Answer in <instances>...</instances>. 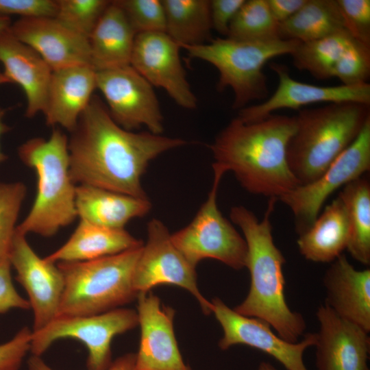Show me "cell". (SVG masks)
<instances>
[{
	"label": "cell",
	"mask_w": 370,
	"mask_h": 370,
	"mask_svg": "<svg viewBox=\"0 0 370 370\" xmlns=\"http://www.w3.org/2000/svg\"><path fill=\"white\" fill-rule=\"evenodd\" d=\"M10 30L38 53L52 71L91 65L88 38L55 17L20 18L11 24Z\"/></svg>",
	"instance_id": "19"
},
{
	"label": "cell",
	"mask_w": 370,
	"mask_h": 370,
	"mask_svg": "<svg viewBox=\"0 0 370 370\" xmlns=\"http://www.w3.org/2000/svg\"><path fill=\"white\" fill-rule=\"evenodd\" d=\"M342 200L349 225L347 251L365 266L370 264V182L358 177L343 187L338 195Z\"/></svg>",
	"instance_id": "27"
},
{
	"label": "cell",
	"mask_w": 370,
	"mask_h": 370,
	"mask_svg": "<svg viewBox=\"0 0 370 370\" xmlns=\"http://www.w3.org/2000/svg\"><path fill=\"white\" fill-rule=\"evenodd\" d=\"M5 84H12L3 72L0 70V86Z\"/></svg>",
	"instance_id": "46"
},
{
	"label": "cell",
	"mask_w": 370,
	"mask_h": 370,
	"mask_svg": "<svg viewBox=\"0 0 370 370\" xmlns=\"http://www.w3.org/2000/svg\"><path fill=\"white\" fill-rule=\"evenodd\" d=\"M32 332L22 328L10 341L0 345V370H18L30 351Z\"/></svg>",
	"instance_id": "38"
},
{
	"label": "cell",
	"mask_w": 370,
	"mask_h": 370,
	"mask_svg": "<svg viewBox=\"0 0 370 370\" xmlns=\"http://www.w3.org/2000/svg\"><path fill=\"white\" fill-rule=\"evenodd\" d=\"M68 140L64 132L54 128L48 139L32 138L18 148L20 160L34 171L37 178L32 207L16 226L25 235L52 236L77 217V185L70 174Z\"/></svg>",
	"instance_id": "4"
},
{
	"label": "cell",
	"mask_w": 370,
	"mask_h": 370,
	"mask_svg": "<svg viewBox=\"0 0 370 370\" xmlns=\"http://www.w3.org/2000/svg\"><path fill=\"white\" fill-rule=\"evenodd\" d=\"M26 193L22 182H0V258L8 255Z\"/></svg>",
	"instance_id": "33"
},
{
	"label": "cell",
	"mask_w": 370,
	"mask_h": 370,
	"mask_svg": "<svg viewBox=\"0 0 370 370\" xmlns=\"http://www.w3.org/2000/svg\"><path fill=\"white\" fill-rule=\"evenodd\" d=\"M299 41L276 39L243 41L217 38L197 46L182 47L190 58L213 65L219 73L217 89L230 88L234 92L233 108L242 109L252 100L268 95L263 67L269 60L294 51Z\"/></svg>",
	"instance_id": "7"
},
{
	"label": "cell",
	"mask_w": 370,
	"mask_h": 370,
	"mask_svg": "<svg viewBox=\"0 0 370 370\" xmlns=\"http://www.w3.org/2000/svg\"><path fill=\"white\" fill-rule=\"evenodd\" d=\"M257 370H277V369L271 363L266 361H262L259 364Z\"/></svg>",
	"instance_id": "45"
},
{
	"label": "cell",
	"mask_w": 370,
	"mask_h": 370,
	"mask_svg": "<svg viewBox=\"0 0 370 370\" xmlns=\"http://www.w3.org/2000/svg\"><path fill=\"white\" fill-rule=\"evenodd\" d=\"M348 239L346 210L338 196L325 207L310 228L299 235L297 243L306 260L331 263L347 249Z\"/></svg>",
	"instance_id": "26"
},
{
	"label": "cell",
	"mask_w": 370,
	"mask_h": 370,
	"mask_svg": "<svg viewBox=\"0 0 370 370\" xmlns=\"http://www.w3.org/2000/svg\"><path fill=\"white\" fill-rule=\"evenodd\" d=\"M70 133L69 169L76 185L96 186L139 198H148L141 179L149 162L187 144L179 138L123 129L95 95Z\"/></svg>",
	"instance_id": "1"
},
{
	"label": "cell",
	"mask_w": 370,
	"mask_h": 370,
	"mask_svg": "<svg viewBox=\"0 0 370 370\" xmlns=\"http://www.w3.org/2000/svg\"><path fill=\"white\" fill-rule=\"evenodd\" d=\"M96 84L119 126L133 132L145 127L162 134L163 116L153 86L131 65L96 71Z\"/></svg>",
	"instance_id": "11"
},
{
	"label": "cell",
	"mask_w": 370,
	"mask_h": 370,
	"mask_svg": "<svg viewBox=\"0 0 370 370\" xmlns=\"http://www.w3.org/2000/svg\"><path fill=\"white\" fill-rule=\"evenodd\" d=\"M278 77L275 92L266 101L240 110L238 117L249 123L264 119L281 109H299L317 103L354 102L370 105V84L320 86L298 82L291 77L284 65H271Z\"/></svg>",
	"instance_id": "17"
},
{
	"label": "cell",
	"mask_w": 370,
	"mask_h": 370,
	"mask_svg": "<svg viewBox=\"0 0 370 370\" xmlns=\"http://www.w3.org/2000/svg\"><path fill=\"white\" fill-rule=\"evenodd\" d=\"M136 354H126L116 358L107 370H135ZM29 370H53L40 358L32 356L27 361Z\"/></svg>",
	"instance_id": "42"
},
{
	"label": "cell",
	"mask_w": 370,
	"mask_h": 370,
	"mask_svg": "<svg viewBox=\"0 0 370 370\" xmlns=\"http://www.w3.org/2000/svg\"><path fill=\"white\" fill-rule=\"evenodd\" d=\"M0 62L7 78L23 90L25 116L43 113L53 71L38 53L18 40L10 27L0 32Z\"/></svg>",
	"instance_id": "20"
},
{
	"label": "cell",
	"mask_w": 370,
	"mask_h": 370,
	"mask_svg": "<svg viewBox=\"0 0 370 370\" xmlns=\"http://www.w3.org/2000/svg\"><path fill=\"white\" fill-rule=\"evenodd\" d=\"M11 24V18L10 16L0 14V32L9 28Z\"/></svg>",
	"instance_id": "44"
},
{
	"label": "cell",
	"mask_w": 370,
	"mask_h": 370,
	"mask_svg": "<svg viewBox=\"0 0 370 370\" xmlns=\"http://www.w3.org/2000/svg\"><path fill=\"white\" fill-rule=\"evenodd\" d=\"M147 241L143 246L134 273L133 283L138 293H147L159 285H175L190 292L205 314L212 312V303L197 286L196 267L173 245L165 225L157 219L149 221Z\"/></svg>",
	"instance_id": "12"
},
{
	"label": "cell",
	"mask_w": 370,
	"mask_h": 370,
	"mask_svg": "<svg viewBox=\"0 0 370 370\" xmlns=\"http://www.w3.org/2000/svg\"><path fill=\"white\" fill-rule=\"evenodd\" d=\"M138 325L137 311L129 308L87 316H58L42 330L32 332L30 352L40 356L55 341L74 338L87 347L88 370H107L112 363V338Z\"/></svg>",
	"instance_id": "9"
},
{
	"label": "cell",
	"mask_w": 370,
	"mask_h": 370,
	"mask_svg": "<svg viewBox=\"0 0 370 370\" xmlns=\"http://www.w3.org/2000/svg\"><path fill=\"white\" fill-rule=\"evenodd\" d=\"M226 37L243 41L280 39L279 23L273 17L267 0H245L232 21Z\"/></svg>",
	"instance_id": "31"
},
{
	"label": "cell",
	"mask_w": 370,
	"mask_h": 370,
	"mask_svg": "<svg viewBox=\"0 0 370 370\" xmlns=\"http://www.w3.org/2000/svg\"><path fill=\"white\" fill-rule=\"evenodd\" d=\"M143 246L92 260L57 263L64 284L58 316L103 313L137 298L133 278Z\"/></svg>",
	"instance_id": "6"
},
{
	"label": "cell",
	"mask_w": 370,
	"mask_h": 370,
	"mask_svg": "<svg viewBox=\"0 0 370 370\" xmlns=\"http://www.w3.org/2000/svg\"><path fill=\"white\" fill-rule=\"evenodd\" d=\"M110 1L57 0L58 8L55 18L88 38Z\"/></svg>",
	"instance_id": "32"
},
{
	"label": "cell",
	"mask_w": 370,
	"mask_h": 370,
	"mask_svg": "<svg viewBox=\"0 0 370 370\" xmlns=\"http://www.w3.org/2000/svg\"><path fill=\"white\" fill-rule=\"evenodd\" d=\"M354 40L343 29L319 39L300 42L291 53L293 64L319 79L331 78L336 64Z\"/></svg>",
	"instance_id": "30"
},
{
	"label": "cell",
	"mask_w": 370,
	"mask_h": 370,
	"mask_svg": "<svg viewBox=\"0 0 370 370\" xmlns=\"http://www.w3.org/2000/svg\"><path fill=\"white\" fill-rule=\"evenodd\" d=\"M211 303L212 313L223 332L218 343L221 349L244 345L269 354L286 370H308L304 354L308 348L314 346L316 333H306L301 341L291 343L273 332L265 321L236 312L218 297L213 299Z\"/></svg>",
	"instance_id": "13"
},
{
	"label": "cell",
	"mask_w": 370,
	"mask_h": 370,
	"mask_svg": "<svg viewBox=\"0 0 370 370\" xmlns=\"http://www.w3.org/2000/svg\"><path fill=\"white\" fill-rule=\"evenodd\" d=\"M136 34L166 32V14L162 0H116Z\"/></svg>",
	"instance_id": "34"
},
{
	"label": "cell",
	"mask_w": 370,
	"mask_h": 370,
	"mask_svg": "<svg viewBox=\"0 0 370 370\" xmlns=\"http://www.w3.org/2000/svg\"><path fill=\"white\" fill-rule=\"evenodd\" d=\"M166 33L181 47L210 42L212 25L209 0H162Z\"/></svg>",
	"instance_id": "29"
},
{
	"label": "cell",
	"mask_w": 370,
	"mask_h": 370,
	"mask_svg": "<svg viewBox=\"0 0 370 370\" xmlns=\"http://www.w3.org/2000/svg\"><path fill=\"white\" fill-rule=\"evenodd\" d=\"M344 28L356 40L370 46V1L336 0Z\"/></svg>",
	"instance_id": "36"
},
{
	"label": "cell",
	"mask_w": 370,
	"mask_h": 370,
	"mask_svg": "<svg viewBox=\"0 0 370 370\" xmlns=\"http://www.w3.org/2000/svg\"><path fill=\"white\" fill-rule=\"evenodd\" d=\"M323 284L324 304L342 319L369 333L370 269H356L342 254L326 270Z\"/></svg>",
	"instance_id": "21"
},
{
	"label": "cell",
	"mask_w": 370,
	"mask_h": 370,
	"mask_svg": "<svg viewBox=\"0 0 370 370\" xmlns=\"http://www.w3.org/2000/svg\"><path fill=\"white\" fill-rule=\"evenodd\" d=\"M345 29L336 0H306L291 17L279 25L283 40L308 42Z\"/></svg>",
	"instance_id": "28"
},
{
	"label": "cell",
	"mask_w": 370,
	"mask_h": 370,
	"mask_svg": "<svg viewBox=\"0 0 370 370\" xmlns=\"http://www.w3.org/2000/svg\"><path fill=\"white\" fill-rule=\"evenodd\" d=\"M306 0H267L274 19L279 25L295 14Z\"/></svg>",
	"instance_id": "41"
},
{
	"label": "cell",
	"mask_w": 370,
	"mask_h": 370,
	"mask_svg": "<svg viewBox=\"0 0 370 370\" xmlns=\"http://www.w3.org/2000/svg\"><path fill=\"white\" fill-rule=\"evenodd\" d=\"M214 180L206 201L195 218L171 235L175 247L195 267L202 260L212 258L236 269L246 266V241L218 208L217 193L225 170L212 164Z\"/></svg>",
	"instance_id": "8"
},
{
	"label": "cell",
	"mask_w": 370,
	"mask_h": 370,
	"mask_svg": "<svg viewBox=\"0 0 370 370\" xmlns=\"http://www.w3.org/2000/svg\"><path fill=\"white\" fill-rule=\"evenodd\" d=\"M140 326L135 370H191L185 365L173 330L175 310L151 292L137 296Z\"/></svg>",
	"instance_id": "16"
},
{
	"label": "cell",
	"mask_w": 370,
	"mask_h": 370,
	"mask_svg": "<svg viewBox=\"0 0 370 370\" xmlns=\"http://www.w3.org/2000/svg\"><path fill=\"white\" fill-rule=\"evenodd\" d=\"M8 258L16 280L25 289L34 312L33 331L42 330L58 317L64 291V278L57 264L40 258L16 228Z\"/></svg>",
	"instance_id": "14"
},
{
	"label": "cell",
	"mask_w": 370,
	"mask_h": 370,
	"mask_svg": "<svg viewBox=\"0 0 370 370\" xmlns=\"http://www.w3.org/2000/svg\"><path fill=\"white\" fill-rule=\"evenodd\" d=\"M11 268L8 256L0 258V313L6 312L12 308H30L28 300L23 298L13 285Z\"/></svg>",
	"instance_id": "39"
},
{
	"label": "cell",
	"mask_w": 370,
	"mask_h": 370,
	"mask_svg": "<svg viewBox=\"0 0 370 370\" xmlns=\"http://www.w3.org/2000/svg\"><path fill=\"white\" fill-rule=\"evenodd\" d=\"M277 200L269 198L262 220L243 206L230 210V219L241 228L247 243L245 267L251 280L246 298L234 310L265 321L281 338L297 343L306 325L301 314L291 310L285 298L282 268L286 260L274 243L271 223Z\"/></svg>",
	"instance_id": "3"
},
{
	"label": "cell",
	"mask_w": 370,
	"mask_h": 370,
	"mask_svg": "<svg viewBox=\"0 0 370 370\" xmlns=\"http://www.w3.org/2000/svg\"><path fill=\"white\" fill-rule=\"evenodd\" d=\"M57 8V0H0V14L10 17H56Z\"/></svg>",
	"instance_id": "37"
},
{
	"label": "cell",
	"mask_w": 370,
	"mask_h": 370,
	"mask_svg": "<svg viewBox=\"0 0 370 370\" xmlns=\"http://www.w3.org/2000/svg\"><path fill=\"white\" fill-rule=\"evenodd\" d=\"M5 113L6 109L0 107V140L1 136L10 130V127L4 122V116ZM7 158L8 156L1 150L0 143V163L4 162L5 160H7Z\"/></svg>",
	"instance_id": "43"
},
{
	"label": "cell",
	"mask_w": 370,
	"mask_h": 370,
	"mask_svg": "<svg viewBox=\"0 0 370 370\" xmlns=\"http://www.w3.org/2000/svg\"><path fill=\"white\" fill-rule=\"evenodd\" d=\"M295 130V116L272 114L249 123L237 116L210 146L214 163L232 171L250 193L278 199L301 185L287 160Z\"/></svg>",
	"instance_id": "2"
},
{
	"label": "cell",
	"mask_w": 370,
	"mask_h": 370,
	"mask_svg": "<svg viewBox=\"0 0 370 370\" xmlns=\"http://www.w3.org/2000/svg\"><path fill=\"white\" fill-rule=\"evenodd\" d=\"M136 33L116 0L111 1L88 38L96 71L130 65Z\"/></svg>",
	"instance_id": "24"
},
{
	"label": "cell",
	"mask_w": 370,
	"mask_h": 370,
	"mask_svg": "<svg viewBox=\"0 0 370 370\" xmlns=\"http://www.w3.org/2000/svg\"><path fill=\"white\" fill-rule=\"evenodd\" d=\"M369 106L330 103L299 111L288 144L287 160L301 185L317 180L354 141L370 119Z\"/></svg>",
	"instance_id": "5"
},
{
	"label": "cell",
	"mask_w": 370,
	"mask_h": 370,
	"mask_svg": "<svg viewBox=\"0 0 370 370\" xmlns=\"http://www.w3.org/2000/svg\"><path fill=\"white\" fill-rule=\"evenodd\" d=\"M97 89L96 71L89 64L53 71L43 114L49 126H60L69 132Z\"/></svg>",
	"instance_id": "22"
},
{
	"label": "cell",
	"mask_w": 370,
	"mask_h": 370,
	"mask_svg": "<svg viewBox=\"0 0 370 370\" xmlns=\"http://www.w3.org/2000/svg\"><path fill=\"white\" fill-rule=\"evenodd\" d=\"M370 169V119L354 141L314 181L299 185L279 199L292 211L300 235L313 224L330 195Z\"/></svg>",
	"instance_id": "10"
},
{
	"label": "cell",
	"mask_w": 370,
	"mask_h": 370,
	"mask_svg": "<svg viewBox=\"0 0 370 370\" xmlns=\"http://www.w3.org/2000/svg\"><path fill=\"white\" fill-rule=\"evenodd\" d=\"M75 204L79 220L110 229H125L130 221L145 216L151 208L148 198L88 185H77Z\"/></svg>",
	"instance_id": "23"
},
{
	"label": "cell",
	"mask_w": 370,
	"mask_h": 370,
	"mask_svg": "<svg viewBox=\"0 0 370 370\" xmlns=\"http://www.w3.org/2000/svg\"><path fill=\"white\" fill-rule=\"evenodd\" d=\"M317 370H369L370 337L359 326L338 316L326 304L316 312Z\"/></svg>",
	"instance_id": "18"
},
{
	"label": "cell",
	"mask_w": 370,
	"mask_h": 370,
	"mask_svg": "<svg viewBox=\"0 0 370 370\" xmlns=\"http://www.w3.org/2000/svg\"><path fill=\"white\" fill-rule=\"evenodd\" d=\"M370 75V46L354 40L336 64L332 77L343 85L367 84Z\"/></svg>",
	"instance_id": "35"
},
{
	"label": "cell",
	"mask_w": 370,
	"mask_h": 370,
	"mask_svg": "<svg viewBox=\"0 0 370 370\" xmlns=\"http://www.w3.org/2000/svg\"><path fill=\"white\" fill-rule=\"evenodd\" d=\"M180 49L166 32L138 34L130 65L152 86L163 88L179 106L194 110L198 100L181 62Z\"/></svg>",
	"instance_id": "15"
},
{
	"label": "cell",
	"mask_w": 370,
	"mask_h": 370,
	"mask_svg": "<svg viewBox=\"0 0 370 370\" xmlns=\"http://www.w3.org/2000/svg\"><path fill=\"white\" fill-rule=\"evenodd\" d=\"M245 0H211L210 12L212 28L226 37L230 25Z\"/></svg>",
	"instance_id": "40"
},
{
	"label": "cell",
	"mask_w": 370,
	"mask_h": 370,
	"mask_svg": "<svg viewBox=\"0 0 370 370\" xmlns=\"http://www.w3.org/2000/svg\"><path fill=\"white\" fill-rule=\"evenodd\" d=\"M143 241L125 229H110L79 222L69 239L44 258L55 264L92 260L140 247Z\"/></svg>",
	"instance_id": "25"
}]
</instances>
